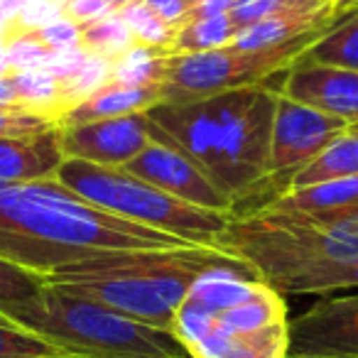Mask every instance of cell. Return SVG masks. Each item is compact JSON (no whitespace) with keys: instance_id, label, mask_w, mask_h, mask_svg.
<instances>
[{"instance_id":"obj_1","label":"cell","mask_w":358,"mask_h":358,"mask_svg":"<svg viewBox=\"0 0 358 358\" xmlns=\"http://www.w3.org/2000/svg\"><path fill=\"white\" fill-rule=\"evenodd\" d=\"M278 91L270 86L226 91L185 103L145 110L152 140L169 145L196 164L231 196L234 216L268 204V150Z\"/></svg>"},{"instance_id":"obj_2","label":"cell","mask_w":358,"mask_h":358,"mask_svg":"<svg viewBox=\"0 0 358 358\" xmlns=\"http://www.w3.org/2000/svg\"><path fill=\"white\" fill-rule=\"evenodd\" d=\"M192 245L162 231L118 219L57 179L0 189V258L37 275H52L79 260L115 250H159Z\"/></svg>"},{"instance_id":"obj_3","label":"cell","mask_w":358,"mask_h":358,"mask_svg":"<svg viewBox=\"0 0 358 358\" xmlns=\"http://www.w3.org/2000/svg\"><path fill=\"white\" fill-rule=\"evenodd\" d=\"M172 334L189 358H287L285 297L241 260L211 268L174 312Z\"/></svg>"},{"instance_id":"obj_4","label":"cell","mask_w":358,"mask_h":358,"mask_svg":"<svg viewBox=\"0 0 358 358\" xmlns=\"http://www.w3.org/2000/svg\"><path fill=\"white\" fill-rule=\"evenodd\" d=\"M216 250L245 263L280 294H322L336 265L358 260V209L280 214L255 209L231 216Z\"/></svg>"},{"instance_id":"obj_5","label":"cell","mask_w":358,"mask_h":358,"mask_svg":"<svg viewBox=\"0 0 358 358\" xmlns=\"http://www.w3.org/2000/svg\"><path fill=\"white\" fill-rule=\"evenodd\" d=\"M234 260L206 245L115 250L55 270L47 275V285L172 331L174 312L192 285L206 270Z\"/></svg>"},{"instance_id":"obj_6","label":"cell","mask_w":358,"mask_h":358,"mask_svg":"<svg viewBox=\"0 0 358 358\" xmlns=\"http://www.w3.org/2000/svg\"><path fill=\"white\" fill-rule=\"evenodd\" d=\"M69 358H189L172 331L47 285L35 299L0 309Z\"/></svg>"},{"instance_id":"obj_7","label":"cell","mask_w":358,"mask_h":358,"mask_svg":"<svg viewBox=\"0 0 358 358\" xmlns=\"http://www.w3.org/2000/svg\"><path fill=\"white\" fill-rule=\"evenodd\" d=\"M55 179L62 187L74 192L79 199L118 219L162 231L192 245L214 248L216 238L231 219V214L209 211L174 199L167 192L148 185L120 167H101L84 159L64 157Z\"/></svg>"},{"instance_id":"obj_8","label":"cell","mask_w":358,"mask_h":358,"mask_svg":"<svg viewBox=\"0 0 358 358\" xmlns=\"http://www.w3.org/2000/svg\"><path fill=\"white\" fill-rule=\"evenodd\" d=\"M319 37H297L285 45L253 52L221 47L211 52L167 55L159 81V103H185L248 86H268L270 79L285 74Z\"/></svg>"},{"instance_id":"obj_9","label":"cell","mask_w":358,"mask_h":358,"mask_svg":"<svg viewBox=\"0 0 358 358\" xmlns=\"http://www.w3.org/2000/svg\"><path fill=\"white\" fill-rule=\"evenodd\" d=\"M343 130H348V125L341 118L294 103L278 94L273 130H270L268 167H265L270 199L287 192L294 174L307 167Z\"/></svg>"},{"instance_id":"obj_10","label":"cell","mask_w":358,"mask_h":358,"mask_svg":"<svg viewBox=\"0 0 358 358\" xmlns=\"http://www.w3.org/2000/svg\"><path fill=\"white\" fill-rule=\"evenodd\" d=\"M120 169L143 179L148 185L157 187V189L167 192L174 199H182L187 204L201 206V209L221 211V214L234 216V201H231V196H226L192 159H187L185 155L177 152L169 145L150 140Z\"/></svg>"},{"instance_id":"obj_11","label":"cell","mask_w":358,"mask_h":358,"mask_svg":"<svg viewBox=\"0 0 358 358\" xmlns=\"http://www.w3.org/2000/svg\"><path fill=\"white\" fill-rule=\"evenodd\" d=\"M292 358H358V294L327 297L289 322Z\"/></svg>"},{"instance_id":"obj_12","label":"cell","mask_w":358,"mask_h":358,"mask_svg":"<svg viewBox=\"0 0 358 358\" xmlns=\"http://www.w3.org/2000/svg\"><path fill=\"white\" fill-rule=\"evenodd\" d=\"M152 140L145 113L59 128L62 152L101 167H125Z\"/></svg>"},{"instance_id":"obj_13","label":"cell","mask_w":358,"mask_h":358,"mask_svg":"<svg viewBox=\"0 0 358 358\" xmlns=\"http://www.w3.org/2000/svg\"><path fill=\"white\" fill-rule=\"evenodd\" d=\"M275 91L294 103L341 118L348 128H358V71L294 62Z\"/></svg>"},{"instance_id":"obj_14","label":"cell","mask_w":358,"mask_h":358,"mask_svg":"<svg viewBox=\"0 0 358 358\" xmlns=\"http://www.w3.org/2000/svg\"><path fill=\"white\" fill-rule=\"evenodd\" d=\"M64 162L59 128L27 138H0V182L25 185L40 179H55Z\"/></svg>"},{"instance_id":"obj_15","label":"cell","mask_w":358,"mask_h":358,"mask_svg":"<svg viewBox=\"0 0 358 358\" xmlns=\"http://www.w3.org/2000/svg\"><path fill=\"white\" fill-rule=\"evenodd\" d=\"M336 20H338L336 3H327V6L309 13H285V15L265 17V20L253 22L248 27H241L236 32V40L231 47L253 52V50H268V47L285 45V42H292L297 37H312V35L319 37Z\"/></svg>"},{"instance_id":"obj_16","label":"cell","mask_w":358,"mask_h":358,"mask_svg":"<svg viewBox=\"0 0 358 358\" xmlns=\"http://www.w3.org/2000/svg\"><path fill=\"white\" fill-rule=\"evenodd\" d=\"M157 103H159V86H120L110 81L108 86H103L94 96L81 101L79 106L66 110L59 118V123H57V128L145 113V110H150Z\"/></svg>"},{"instance_id":"obj_17","label":"cell","mask_w":358,"mask_h":358,"mask_svg":"<svg viewBox=\"0 0 358 358\" xmlns=\"http://www.w3.org/2000/svg\"><path fill=\"white\" fill-rule=\"evenodd\" d=\"M260 209L280 211V214H327V211L358 209V177L289 189L270 199Z\"/></svg>"},{"instance_id":"obj_18","label":"cell","mask_w":358,"mask_h":358,"mask_svg":"<svg viewBox=\"0 0 358 358\" xmlns=\"http://www.w3.org/2000/svg\"><path fill=\"white\" fill-rule=\"evenodd\" d=\"M351 177H358V128L343 130L307 167L299 169L292 177V182H289L287 192L322 185V182H334V179H351Z\"/></svg>"},{"instance_id":"obj_19","label":"cell","mask_w":358,"mask_h":358,"mask_svg":"<svg viewBox=\"0 0 358 358\" xmlns=\"http://www.w3.org/2000/svg\"><path fill=\"white\" fill-rule=\"evenodd\" d=\"M297 62L358 71V8L338 13V20L312 42Z\"/></svg>"},{"instance_id":"obj_20","label":"cell","mask_w":358,"mask_h":358,"mask_svg":"<svg viewBox=\"0 0 358 358\" xmlns=\"http://www.w3.org/2000/svg\"><path fill=\"white\" fill-rule=\"evenodd\" d=\"M10 84L15 89L17 108L27 110L32 115L59 123L64 115V103H62V84L50 76L45 69H22L10 71Z\"/></svg>"},{"instance_id":"obj_21","label":"cell","mask_w":358,"mask_h":358,"mask_svg":"<svg viewBox=\"0 0 358 358\" xmlns=\"http://www.w3.org/2000/svg\"><path fill=\"white\" fill-rule=\"evenodd\" d=\"M238 27L229 15L214 17H187L174 30V42L169 55H192V52H211L231 47Z\"/></svg>"},{"instance_id":"obj_22","label":"cell","mask_w":358,"mask_h":358,"mask_svg":"<svg viewBox=\"0 0 358 358\" xmlns=\"http://www.w3.org/2000/svg\"><path fill=\"white\" fill-rule=\"evenodd\" d=\"M169 52L133 45L113 62V84L120 86H159Z\"/></svg>"},{"instance_id":"obj_23","label":"cell","mask_w":358,"mask_h":358,"mask_svg":"<svg viewBox=\"0 0 358 358\" xmlns=\"http://www.w3.org/2000/svg\"><path fill=\"white\" fill-rule=\"evenodd\" d=\"M133 45H138V42H135L133 32L123 22V17L118 15V10L81 27V47L86 52H91V55L108 57V59L115 62Z\"/></svg>"},{"instance_id":"obj_24","label":"cell","mask_w":358,"mask_h":358,"mask_svg":"<svg viewBox=\"0 0 358 358\" xmlns=\"http://www.w3.org/2000/svg\"><path fill=\"white\" fill-rule=\"evenodd\" d=\"M110 81H113V59L101 55H91L89 52L81 69L74 76H69L66 81H59L64 113L74 108V106H79L81 101H86L89 96H94L103 86H108Z\"/></svg>"},{"instance_id":"obj_25","label":"cell","mask_w":358,"mask_h":358,"mask_svg":"<svg viewBox=\"0 0 358 358\" xmlns=\"http://www.w3.org/2000/svg\"><path fill=\"white\" fill-rule=\"evenodd\" d=\"M118 15L123 17V22L128 25V30L133 32L135 42L145 47H155V50L169 52L174 42V27L164 25L143 0H135L128 6L118 8Z\"/></svg>"},{"instance_id":"obj_26","label":"cell","mask_w":358,"mask_h":358,"mask_svg":"<svg viewBox=\"0 0 358 358\" xmlns=\"http://www.w3.org/2000/svg\"><path fill=\"white\" fill-rule=\"evenodd\" d=\"M0 358H69L37 334L0 314Z\"/></svg>"},{"instance_id":"obj_27","label":"cell","mask_w":358,"mask_h":358,"mask_svg":"<svg viewBox=\"0 0 358 358\" xmlns=\"http://www.w3.org/2000/svg\"><path fill=\"white\" fill-rule=\"evenodd\" d=\"M47 287L45 275L25 270L10 260L0 258V309L15 307L35 299Z\"/></svg>"},{"instance_id":"obj_28","label":"cell","mask_w":358,"mask_h":358,"mask_svg":"<svg viewBox=\"0 0 358 358\" xmlns=\"http://www.w3.org/2000/svg\"><path fill=\"white\" fill-rule=\"evenodd\" d=\"M322 6H327V3H314V0H236L229 17L241 30V27L265 20V17L285 15V13H309Z\"/></svg>"},{"instance_id":"obj_29","label":"cell","mask_w":358,"mask_h":358,"mask_svg":"<svg viewBox=\"0 0 358 358\" xmlns=\"http://www.w3.org/2000/svg\"><path fill=\"white\" fill-rule=\"evenodd\" d=\"M47 55H50V50L42 45V40L35 32H10L6 37V57L10 71L40 69Z\"/></svg>"},{"instance_id":"obj_30","label":"cell","mask_w":358,"mask_h":358,"mask_svg":"<svg viewBox=\"0 0 358 358\" xmlns=\"http://www.w3.org/2000/svg\"><path fill=\"white\" fill-rule=\"evenodd\" d=\"M59 17H64V0H27L13 20L8 35L10 32H37Z\"/></svg>"},{"instance_id":"obj_31","label":"cell","mask_w":358,"mask_h":358,"mask_svg":"<svg viewBox=\"0 0 358 358\" xmlns=\"http://www.w3.org/2000/svg\"><path fill=\"white\" fill-rule=\"evenodd\" d=\"M52 128H57V125L22 108L0 110V138H27V135L45 133Z\"/></svg>"},{"instance_id":"obj_32","label":"cell","mask_w":358,"mask_h":358,"mask_svg":"<svg viewBox=\"0 0 358 358\" xmlns=\"http://www.w3.org/2000/svg\"><path fill=\"white\" fill-rule=\"evenodd\" d=\"M89 52L84 47H66V50H50L45 64L40 69H45L50 76H55L57 81H66L69 76H74L81 69V64L86 62Z\"/></svg>"},{"instance_id":"obj_33","label":"cell","mask_w":358,"mask_h":358,"mask_svg":"<svg viewBox=\"0 0 358 358\" xmlns=\"http://www.w3.org/2000/svg\"><path fill=\"white\" fill-rule=\"evenodd\" d=\"M35 35L40 37L47 50H66V47L81 45V27L69 17H59V20L50 22L42 30H37Z\"/></svg>"},{"instance_id":"obj_34","label":"cell","mask_w":358,"mask_h":358,"mask_svg":"<svg viewBox=\"0 0 358 358\" xmlns=\"http://www.w3.org/2000/svg\"><path fill=\"white\" fill-rule=\"evenodd\" d=\"M110 13H115V8L108 0H64V17L74 20L79 27L91 25Z\"/></svg>"},{"instance_id":"obj_35","label":"cell","mask_w":358,"mask_h":358,"mask_svg":"<svg viewBox=\"0 0 358 358\" xmlns=\"http://www.w3.org/2000/svg\"><path fill=\"white\" fill-rule=\"evenodd\" d=\"M143 3L164 22V25L174 27V30H177L192 13V3H187V0H143Z\"/></svg>"},{"instance_id":"obj_36","label":"cell","mask_w":358,"mask_h":358,"mask_svg":"<svg viewBox=\"0 0 358 358\" xmlns=\"http://www.w3.org/2000/svg\"><path fill=\"white\" fill-rule=\"evenodd\" d=\"M236 0H196L192 6L189 17H214V15H229Z\"/></svg>"},{"instance_id":"obj_37","label":"cell","mask_w":358,"mask_h":358,"mask_svg":"<svg viewBox=\"0 0 358 358\" xmlns=\"http://www.w3.org/2000/svg\"><path fill=\"white\" fill-rule=\"evenodd\" d=\"M25 3L27 0H0V25L6 27V30H10L13 20L17 17V13L22 10Z\"/></svg>"},{"instance_id":"obj_38","label":"cell","mask_w":358,"mask_h":358,"mask_svg":"<svg viewBox=\"0 0 358 358\" xmlns=\"http://www.w3.org/2000/svg\"><path fill=\"white\" fill-rule=\"evenodd\" d=\"M17 108L15 89L10 84V76H0V110Z\"/></svg>"},{"instance_id":"obj_39","label":"cell","mask_w":358,"mask_h":358,"mask_svg":"<svg viewBox=\"0 0 358 358\" xmlns=\"http://www.w3.org/2000/svg\"><path fill=\"white\" fill-rule=\"evenodd\" d=\"M10 74V66H8V57H6V42H0V76Z\"/></svg>"},{"instance_id":"obj_40","label":"cell","mask_w":358,"mask_h":358,"mask_svg":"<svg viewBox=\"0 0 358 358\" xmlns=\"http://www.w3.org/2000/svg\"><path fill=\"white\" fill-rule=\"evenodd\" d=\"M351 6H353V0H336V10H338V13L348 10Z\"/></svg>"},{"instance_id":"obj_41","label":"cell","mask_w":358,"mask_h":358,"mask_svg":"<svg viewBox=\"0 0 358 358\" xmlns=\"http://www.w3.org/2000/svg\"><path fill=\"white\" fill-rule=\"evenodd\" d=\"M110 6L115 8V10H118V8H123V6H128V3H135V0H108Z\"/></svg>"},{"instance_id":"obj_42","label":"cell","mask_w":358,"mask_h":358,"mask_svg":"<svg viewBox=\"0 0 358 358\" xmlns=\"http://www.w3.org/2000/svg\"><path fill=\"white\" fill-rule=\"evenodd\" d=\"M314 3H336V0H314Z\"/></svg>"},{"instance_id":"obj_43","label":"cell","mask_w":358,"mask_h":358,"mask_svg":"<svg viewBox=\"0 0 358 358\" xmlns=\"http://www.w3.org/2000/svg\"><path fill=\"white\" fill-rule=\"evenodd\" d=\"M351 8H358V0H353V6ZM351 8H348V10H351Z\"/></svg>"},{"instance_id":"obj_44","label":"cell","mask_w":358,"mask_h":358,"mask_svg":"<svg viewBox=\"0 0 358 358\" xmlns=\"http://www.w3.org/2000/svg\"><path fill=\"white\" fill-rule=\"evenodd\" d=\"M187 3H192V6H194V3H196V0H187Z\"/></svg>"},{"instance_id":"obj_45","label":"cell","mask_w":358,"mask_h":358,"mask_svg":"<svg viewBox=\"0 0 358 358\" xmlns=\"http://www.w3.org/2000/svg\"><path fill=\"white\" fill-rule=\"evenodd\" d=\"M3 187H8V185H3V182H0V189H3Z\"/></svg>"},{"instance_id":"obj_46","label":"cell","mask_w":358,"mask_h":358,"mask_svg":"<svg viewBox=\"0 0 358 358\" xmlns=\"http://www.w3.org/2000/svg\"><path fill=\"white\" fill-rule=\"evenodd\" d=\"M287 358H292V356H287Z\"/></svg>"}]
</instances>
